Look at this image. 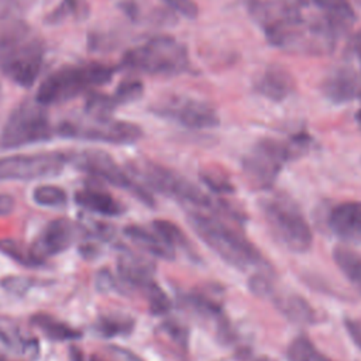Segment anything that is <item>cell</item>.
<instances>
[{"label": "cell", "mask_w": 361, "mask_h": 361, "mask_svg": "<svg viewBox=\"0 0 361 361\" xmlns=\"http://www.w3.org/2000/svg\"><path fill=\"white\" fill-rule=\"evenodd\" d=\"M31 323L52 341H73L82 337L80 330L48 313H35L31 317Z\"/></svg>", "instance_id": "23"}, {"label": "cell", "mask_w": 361, "mask_h": 361, "mask_svg": "<svg viewBox=\"0 0 361 361\" xmlns=\"http://www.w3.org/2000/svg\"><path fill=\"white\" fill-rule=\"evenodd\" d=\"M62 138L107 142L116 145L134 144L142 137V128L131 121L111 118L110 116H90L76 120H63L55 128Z\"/></svg>", "instance_id": "10"}, {"label": "cell", "mask_w": 361, "mask_h": 361, "mask_svg": "<svg viewBox=\"0 0 361 361\" xmlns=\"http://www.w3.org/2000/svg\"><path fill=\"white\" fill-rule=\"evenodd\" d=\"M54 134L55 128L45 106L37 100H24L8 114L0 133V147L13 149L44 142L51 140Z\"/></svg>", "instance_id": "9"}, {"label": "cell", "mask_w": 361, "mask_h": 361, "mask_svg": "<svg viewBox=\"0 0 361 361\" xmlns=\"http://www.w3.org/2000/svg\"><path fill=\"white\" fill-rule=\"evenodd\" d=\"M296 89V82L292 73L282 65H268L255 79L254 92L272 100L282 102Z\"/></svg>", "instance_id": "17"}, {"label": "cell", "mask_w": 361, "mask_h": 361, "mask_svg": "<svg viewBox=\"0 0 361 361\" xmlns=\"http://www.w3.org/2000/svg\"><path fill=\"white\" fill-rule=\"evenodd\" d=\"M296 3L302 7H310V6H319L320 7L322 0H296Z\"/></svg>", "instance_id": "39"}, {"label": "cell", "mask_w": 361, "mask_h": 361, "mask_svg": "<svg viewBox=\"0 0 361 361\" xmlns=\"http://www.w3.org/2000/svg\"><path fill=\"white\" fill-rule=\"evenodd\" d=\"M16 200L11 195L7 193H0V217L7 216L14 210Z\"/></svg>", "instance_id": "36"}, {"label": "cell", "mask_w": 361, "mask_h": 361, "mask_svg": "<svg viewBox=\"0 0 361 361\" xmlns=\"http://www.w3.org/2000/svg\"><path fill=\"white\" fill-rule=\"evenodd\" d=\"M248 286L251 292L259 298H269L271 293L274 292V285L267 278V275H259V274L252 275L251 279L248 281Z\"/></svg>", "instance_id": "33"}, {"label": "cell", "mask_w": 361, "mask_h": 361, "mask_svg": "<svg viewBox=\"0 0 361 361\" xmlns=\"http://www.w3.org/2000/svg\"><path fill=\"white\" fill-rule=\"evenodd\" d=\"M0 90H1V87H0Z\"/></svg>", "instance_id": "43"}, {"label": "cell", "mask_w": 361, "mask_h": 361, "mask_svg": "<svg viewBox=\"0 0 361 361\" xmlns=\"http://www.w3.org/2000/svg\"><path fill=\"white\" fill-rule=\"evenodd\" d=\"M76 235V228L72 221L68 219L59 217L48 221L37 240L32 244V250L35 254L47 259L48 257L58 255L68 250Z\"/></svg>", "instance_id": "14"}, {"label": "cell", "mask_w": 361, "mask_h": 361, "mask_svg": "<svg viewBox=\"0 0 361 361\" xmlns=\"http://www.w3.org/2000/svg\"><path fill=\"white\" fill-rule=\"evenodd\" d=\"M312 138L296 134L286 141L262 138L257 141L243 158V173L254 189H267L274 185L279 172L290 159L306 154Z\"/></svg>", "instance_id": "3"}, {"label": "cell", "mask_w": 361, "mask_h": 361, "mask_svg": "<svg viewBox=\"0 0 361 361\" xmlns=\"http://www.w3.org/2000/svg\"><path fill=\"white\" fill-rule=\"evenodd\" d=\"M322 17L336 37L347 32L355 23V13L348 0H322Z\"/></svg>", "instance_id": "21"}, {"label": "cell", "mask_w": 361, "mask_h": 361, "mask_svg": "<svg viewBox=\"0 0 361 361\" xmlns=\"http://www.w3.org/2000/svg\"><path fill=\"white\" fill-rule=\"evenodd\" d=\"M355 1H357V3L361 6V0H355Z\"/></svg>", "instance_id": "42"}, {"label": "cell", "mask_w": 361, "mask_h": 361, "mask_svg": "<svg viewBox=\"0 0 361 361\" xmlns=\"http://www.w3.org/2000/svg\"><path fill=\"white\" fill-rule=\"evenodd\" d=\"M69 154L49 151L37 154H17L0 158V182L6 180H32L58 175Z\"/></svg>", "instance_id": "12"}, {"label": "cell", "mask_w": 361, "mask_h": 361, "mask_svg": "<svg viewBox=\"0 0 361 361\" xmlns=\"http://www.w3.org/2000/svg\"><path fill=\"white\" fill-rule=\"evenodd\" d=\"M344 326H345L351 340L355 343L357 347L361 348V320L353 319V317H345Z\"/></svg>", "instance_id": "35"}, {"label": "cell", "mask_w": 361, "mask_h": 361, "mask_svg": "<svg viewBox=\"0 0 361 361\" xmlns=\"http://www.w3.org/2000/svg\"><path fill=\"white\" fill-rule=\"evenodd\" d=\"M90 361H103V360L99 358L97 355H92V357H90Z\"/></svg>", "instance_id": "41"}, {"label": "cell", "mask_w": 361, "mask_h": 361, "mask_svg": "<svg viewBox=\"0 0 361 361\" xmlns=\"http://www.w3.org/2000/svg\"><path fill=\"white\" fill-rule=\"evenodd\" d=\"M172 10L186 18H196L199 8L193 0H164Z\"/></svg>", "instance_id": "34"}, {"label": "cell", "mask_w": 361, "mask_h": 361, "mask_svg": "<svg viewBox=\"0 0 361 361\" xmlns=\"http://www.w3.org/2000/svg\"><path fill=\"white\" fill-rule=\"evenodd\" d=\"M32 200L42 207L61 209L68 204V193L56 185H39L32 190Z\"/></svg>", "instance_id": "26"}, {"label": "cell", "mask_w": 361, "mask_h": 361, "mask_svg": "<svg viewBox=\"0 0 361 361\" xmlns=\"http://www.w3.org/2000/svg\"><path fill=\"white\" fill-rule=\"evenodd\" d=\"M117 71V66L102 62L62 66L41 82L35 100L42 106L69 102L85 92H94L96 87L107 85Z\"/></svg>", "instance_id": "5"}, {"label": "cell", "mask_w": 361, "mask_h": 361, "mask_svg": "<svg viewBox=\"0 0 361 361\" xmlns=\"http://www.w3.org/2000/svg\"><path fill=\"white\" fill-rule=\"evenodd\" d=\"M259 209L274 240L292 252L312 247L313 233L299 206L288 196L274 193L259 200Z\"/></svg>", "instance_id": "6"}, {"label": "cell", "mask_w": 361, "mask_h": 361, "mask_svg": "<svg viewBox=\"0 0 361 361\" xmlns=\"http://www.w3.org/2000/svg\"><path fill=\"white\" fill-rule=\"evenodd\" d=\"M334 235L345 243H361V200L336 204L327 217Z\"/></svg>", "instance_id": "16"}, {"label": "cell", "mask_w": 361, "mask_h": 361, "mask_svg": "<svg viewBox=\"0 0 361 361\" xmlns=\"http://www.w3.org/2000/svg\"><path fill=\"white\" fill-rule=\"evenodd\" d=\"M152 228L172 250H176V248H182L185 251L190 250L188 238L185 237L182 230L172 221L157 219L152 221Z\"/></svg>", "instance_id": "28"}, {"label": "cell", "mask_w": 361, "mask_h": 361, "mask_svg": "<svg viewBox=\"0 0 361 361\" xmlns=\"http://www.w3.org/2000/svg\"><path fill=\"white\" fill-rule=\"evenodd\" d=\"M69 361H85L82 350L76 345H71L69 348Z\"/></svg>", "instance_id": "37"}, {"label": "cell", "mask_w": 361, "mask_h": 361, "mask_svg": "<svg viewBox=\"0 0 361 361\" xmlns=\"http://www.w3.org/2000/svg\"><path fill=\"white\" fill-rule=\"evenodd\" d=\"M35 285V281L27 276H20V275H8L0 281V286L17 296L25 295L32 286Z\"/></svg>", "instance_id": "31"}, {"label": "cell", "mask_w": 361, "mask_h": 361, "mask_svg": "<svg viewBox=\"0 0 361 361\" xmlns=\"http://www.w3.org/2000/svg\"><path fill=\"white\" fill-rule=\"evenodd\" d=\"M355 120H357V124H358V127L361 128V109L357 111V114H355Z\"/></svg>", "instance_id": "40"}, {"label": "cell", "mask_w": 361, "mask_h": 361, "mask_svg": "<svg viewBox=\"0 0 361 361\" xmlns=\"http://www.w3.org/2000/svg\"><path fill=\"white\" fill-rule=\"evenodd\" d=\"M333 258L344 276L361 293V252L348 247H336Z\"/></svg>", "instance_id": "24"}, {"label": "cell", "mask_w": 361, "mask_h": 361, "mask_svg": "<svg viewBox=\"0 0 361 361\" xmlns=\"http://www.w3.org/2000/svg\"><path fill=\"white\" fill-rule=\"evenodd\" d=\"M289 361H331L306 337H296L288 347Z\"/></svg>", "instance_id": "29"}, {"label": "cell", "mask_w": 361, "mask_h": 361, "mask_svg": "<svg viewBox=\"0 0 361 361\" xmlns=\"http://www.w3.org/2000/svg\"><path fill=\"white\" fill-rule=\"evenodd\" d=\"M44 55L42 39L24 20L0 32V69L16 85H34L41 73Z\"/></svg>", "instance_id": "2"}, {"label": "cell", "mask_w": 361, "mask_h": 361, "mask_svg": "<svg viewBox=\"0 0 361 361\" xmlns=\"http://www.w3.org/2000/svg\"><path fill=\"white\" fill-rule=\"evenodd\" d=\"M151 111L193 130L212 128L220 123L219 114L210 103L183 94H175L161 100L151 107Z\"/></svg>", "instance_id": "13"}, {"label": "cell", "mask_w": 361, "mask_h": 361, "mask_svg": "<svg viewBox=\"0 0 361 361\" xmlns=\"http://www.w3.org/2000/svg\"><path fill=\"white\" fill-rule=\"evenodd\" d=\"M0 252L7 255L13 261L18 262L20 265H24L28 268H39L45 262V259L39 258L35 254L32 247H27L13 238L0 240Z\"/></svg>", "instance_id": "25"}, {"label": "cell", "mask_w": 361, "mask_h": 361, "mask_svg": "<svg viewBox=\"0 0 361 361\" xmlns=\"http://www.w3.org/2000/svg\"><path fill=\"white\" fill-rule=\"evenodd\" d=\"M322 93L331 103H348L361 96V80L350 65L333 68L322 82Z\"/></svg>", "instance_id": "15"}, {"label": "cell", "mask_w": 361, "mask_h": 361, "mask_svg": "<svg viewBox=\"0 0 361 361\" xmlns=\"http://www.w3.org/2000/svg\"><path fill=\"white\" fill-rule=\"evenodd\" d=\"M134 320L126 316L118 314H107L102 316L96 323V330L103 337H117L124 336L133 331Z\"/></svg>", "instance_id": "27"}, {"label": "cell", "mask_w": 361, "mask_h": 361, "mask_svg": "<svg viewBox=\"0 0 361 361\" xmlns=\"http://www.w3.org/2000/svg\"><path fill=\"white\" fill-rule=\"evenodd\" d=\"M124 234L138 248L154 257L162 259H172L175 257V250H172L155 231H149L141 226L131 224L124 228Z\"/></svg>", "instance_id": "22"}, {"label": "cell", "mask_w": 361, "mask_h": 361, "mask_svg": "<svg viewBox=\"0 0 361 361\" xmlns=\"http://www.w3.org/2000/svg\"><path fill=\"white\" fill-rule=\"evenodd\" d=\"M247 10L276 48L307 55L329 54L337 37L323 17L306 20L292 0H250Z\"/></svg>", "instance_id": "1"}, {"label": "cell", "mask_w": 361, "mask_h": 361, "mask_svg": "<svg viewBox=\"0 0 361 361\" xmlns=\"http://www.w3.org/2000/svg\"><path fill=\"white\" fill-rule=\"evenodd\" d=\"M144 94V83L138 79H126L117 87L116 92L111 94L114 103L118 106L133 103L138 100Z\"/></svg>", "instance_id": "30"}, {"label": "cell", "mask_w": 361, "mask_h": 361, "mask_svg": "<svg viewBox=\"0 0 361 361\" xmlns=\"http://www.w3.org/2000/svg\"><path fill=\"white\" fill-rule=\"evenodd\" d=\"M353 47H354V51L357 52V55L360 58V63H361V30L355 34V37L353 39Z\"/></svg>", "instance_id": "38"}, {"label": "cell", "mask_w": 361, "mask_h": 361, "mask_svg": "<svg viewBox=\"0 0 361 361\" xmlns=\"http://www.w3.org/2000/svg\"><path fill=\"white\" fill-rule=\"evenodd\" d=\"M188 221L202 241L227 264L240 269L265 267V259L257 247L216 216L192 210L188 213Z\"/></svg>", "instance_id": "4"}, {"label": "cell", "mask_w": 361, "mask_h": 361, "mask_svg": "<svg viewBox=\"0 0 361 361\" xmlns=\"http://www.w3.org/2000/svg\"><path fill=\"white\" fill-rule=\"evenodd\" d=\"M275 307L290 322L299 324H313L319 320L314 307L302 296L293 293H276L275 289L269 296Z\"/></svg>", "instance_id": "20"}, {"label": "cell", "mask_w": 361, "mask_h": 361, "mask_svg": "<svg viewBox=\"0 0 361 361\" xmlns=\"http://www.w3.org/2000/svg\"><path fill=\"white\" fill-rule=\"evenodd\" d=\"M128 173L133 175L134 179H140L144 185L158 193L196 207L210 210H214L213 207H216L214 200L209 195H206L199 186L185 179L175 171L157 162L148 159H137L128 164Z\"/></svg>", "instance_id": "8"}, {"label": "cell", "mask_w": 361, "mask_h": 361, "mask_svg": "<svg viewBox=\"0 0 361 361\" xmlns=\"http://www.w3.org/2000/svg\"><path fill=\"white\" fill-rule=\"evenodd\" d=\"M123 65L148 75L173 76L189 71L190 61L185 44L169 35H157L128 49Z\"/></svg>", "instance_id": "7"}, {"label": "cell", "mask_w": 361, "mask_h": 361, "mask_svg": "<svg viewBox=\"0 0 361 361\" xmlns=\"http://www.w3.org/2000/svg\"><path fill=\"white\" fill-rule=\"evenodd\" d=\"M200 176H202V180L212 190H214L217 193H230L233 190V185L220 172H216L213 169H207V171H203Z\"/></svg>", "instance_id": "32"}, {"label": "cell", "mask_w": 361, "mask_h": 361, "mask_svg": "<svg viewBox=\"0 0 361 361\" xmlns=\"http://www.w3.org/2000/svg\"><path fill=\"white\" fill-rule=\"evenodd\" d=\"M117 272L124 283L145 295L154 285V267L151 262L133 252H121L117 259Z\"/></svg>", "instance_id": "18"}, {"label": "cell", "mask_w": 361, "mask_h": 361, "mask_svg": "<svg viewBox=\"0 0 361 361\" xmlns=\"http://www.w3.org/2000/svg\"><path fill=\"white\" fill-rule=\"evenodd\" d=\"M69 162L93 178L104 180L116 188L126 189L142 200L145 204H154L149 192L138 183L127 171H124L107 152L99 149H85L69 154Z\"/></svg>", "instance_id": "11"}, {"label": "cell", "mask_w": 361, "mask_h": 361, "mask_svg": "<svg viewBox=\"0 0 361 361\" xmlns=\"http://www.w3.org/2000/svg\"><path fill=\"white\" fill-rule=\"evenodd\" d=\"M75 202L93 213H97L100 216L114 217L124 213L123 204L116 200L109 192L104 189H100L97 186H85L79 189L75 193Z\"/></svg>", "instance_id": "19"}]
</instances>
